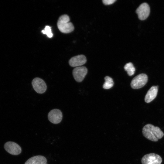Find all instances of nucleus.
Returning <instances> with one entry per match:
<instances>
[{"instance_id":"1","label":"nucleus","mask_w":164,"mask_h":164,"mask_svg":"<svg viewBox=\"0 0 164 164\" xmlns=\"http://www.w3.org/2000/svg\"><path fill=\"white\" fill-rule=\"evenodd\" d=\"M142 133L145 137L153 142L157 141L164 135L163 132L159 127L150 124H147L143 127Z\"/></svg>"},{"instance_id":"16","label":"nucleus","mask_w":164,"mask_h":164,"mask_svg":"<svg viewBox=\"0 0 164 164\" xmlns=\"http://www.w3.org/2000/svg\"><path fill=\"white\" fill-rule=\"evenodd\" d=\"M116 0H103V3L105 5H110L113 4Z\"/></svg>"},{"instance_id":"9","label":"nucleus","mask_w":164,"mask_h":164,"mask_svg":"<svg viewBox=\"0 0 164 164\" xmlns=\"http://www.w3.org/2000/svg\"><path fill=\"white\" fill-rule=\"evenodd\" d=\"M48 118L51 122L54 124H57L61 121L63 114L60 110L54 109L49 112L48 115Z\"/></svg>"},{"instance_id":"4","label":"nucleus","mask_w":164,"mask_h":164,"mask_svg":"<svg viewBox=\"0 0 164 164\" xmlns=\"http://www.w3.org/2000/svg\"><path fill=\"white\" fill-rule=\"evenodd\" d=\"M162 161L161 157L154 153L146 154L142 157L141 159L142 164H161Z\"/></svg>"},{"instance_id":"8","label":"nucleus","mask_w":164,"mask_h":164,"mask_svg":"<svg viewBox=\"0 0 164 164\" xmlns=\"http://www.w3.org/2000/svg\"><path fill=\"white\" fill-rule=\"evenodd\" d=\"M4 148L7 152L12 155H18L22 151L20 146L16 143L12 142H6L4 145Z\"/></svg>"},{"instance_id":"6","label":"nucleus","mask_w":164,"mask_h":164,"mask_svg":"<svg viewBox=\"0 0 164 164\" xmlns=\"http://www.w3.org/2000/svg\"><path fill=\"white\" fill-rule=\"evenodd\" d=\"M87 73V69L84 66L76 67L72 71L73 76L75 80L78 82H82Z\"/></svg>"},{"instance_id":"5","label":"nucleus","mask_w":164,"mask_h":164,"mask_svg":"<svg viewBox=\"0 0 164 164\" xmlns=\"http://www.w3.org/2000/svg\"><path fill=\"white\" fill-rule=\"evenodd\" d=\"M32 84L34 90L38 93H44L47 89V86L45 81L39 77H36L32 80Z\"/></svg>"},{"instance_id":"3","label":"nucleus","mask_w":164,"mask_h":164,"mask_svg":"<svg viewBox=\"0 0 164 164\" xmlns=\"http://www.w3.org/2000/svg\"><path fill=\"white\" fill-rule=\"evenodd\" d=\"M148 80V76L146 74H140L133 79L131 83V86L134 89L140 88L145 85Z\"/></svg>"},{"instance_id":"14","label":"nucleus","mask_w":164,"mask_h":164,"mask_svg":"<svg viewBox=\"0 0 164 164\" xmlns=\"http://www.w3.org/2000/svg\"><path fill=\"white\" fill-rule=\"evenodd\" d=\"M124 68L129 76H131L135 73V68L132 63H127L125 65Z\"/></svg>"},{"instance_id":"12","label":"nucleus","mask_w":164,"mask_h":164,"mask_svg":"<svg viewBox=\"0 0 164 164\" xmlns=\"http://www.w3.org/2000/svg\"><path fill=\"white\" fill-rule=\"evenodd\" d=\"M25 164H47V159L44 156L36 155L29 159Z\"/></svg>"},{"instance_id":"7","label":"nucleus","mask_w":164,"mask_h":164,"mask_svg":"<svg viewBox=\"0 0 164 164\" xmlns=\"http://www.w3.org/2000/svg\"><path fill=\"white\" fill-rule=\"evenodd\" d=\"M150 12L149 6L146 3H143L141 4L136 11L138 18L142 20L146 19L148 17Z\"/></svg>"},{"instance_id":"11","label":"nucleus","mask_w":164,"mask_h":164,"mask_svg":"<svg viewBox=\"0 0 164 164\" xmlns=\"http://www.w3.org/2000/svg\"><path fill=\"white\" fill-rule=\"evenodd\" d=\"M158 86H152L148 90L145 98V101L149 103L153 101L156 97L158 91Z\"/></svg>"},{"instance_id":"2","label":"nucleus","mask_w":164,"mask_h":164,"mask_svg":"<svg viewBox=\"0 0 164 164\" xmlns=\"http://www.w3.org/2000/svg\"><path fill=\"white\" fill-rule=\"evenodd\" d=\"M70 21L69 17L67 15H63L59 17L57 22V26L61 32L68 33L73 31L74 26Z\"/></svg>"},{"instance_id":"10","label":"nucleus","mask_w":164,"mask_h":164,"mask_svg":"<svg viewBox=\"0 0 164 164\" xmlns=\"http://www.w3.org/2000/svg\"><path fill=\"white\" fill-rule=\"evenodd\" d=\"M86 62L85 56L83 55H80L72 57L69 60V63L71 67H77L83 65Z\"/></svg>"},{"instance_id":"15","label":"nucleus","mask_w":164,"mask_h":164,"mask_svg":"<svg viewBox=\"0 0 164 164\" xmlns=\"http://www.w3.org/2000/svg\"><path fill=\"white\" fill-rule=\"evenodd\" d=\"M41 32L43 34H46L47 37L50 38L53 36L51 27L49 26H46L44 29L42 30Z\"/></svg>"},{"instance_id":"13","label":"nucleus","mask_w":164,"mask_h":164,"mask_svg":"<svg viewBox=\"0 0 164 164\" xmlns=\"http://www.w3.org/2000/svg\"><path fill=\"white\" fill-rule=\"evenodd\" d=\"M104 80L105 81L103 86L104 89H109L113 86L114 82L111 77L106 76L104 77Z\"/></svg>"}]
</instances>
